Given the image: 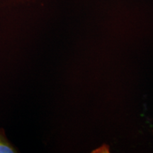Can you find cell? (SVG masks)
Segmentation results:
<instances>
[{
  "instance_id": "cell-1",
  "label": "cell",
  "mask_w": 153,
  "mask_h": 153,
  "mask_svg": "<svg viewBox=\"0 0 153 153\" xmlns=\"http://www.w3.org/2000/svg\"><path fill=\"white\" fill-rule=\"evenodd\" d=\"M18 152L16 148L9 142L5 136L4 129H0V153Z\"/></svg>"
}]
</instances>
